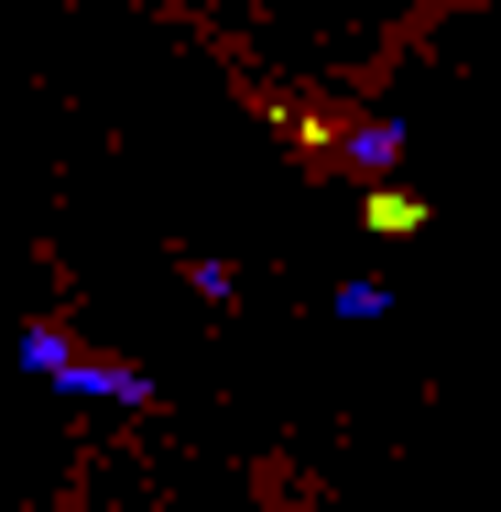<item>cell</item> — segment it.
<instances>
[{
    "label": "cell",
    "instance_id": "1",
    "mask_svg": "<svg viewBox=\"0 0 501 512\" xmlns=\"http://www.w3.org/2000/svg\"><path fill=\"white\" fill-rule=\"evenodd\" d=\"M403 153V120L393 109H382V120H360V131H349V164H360V175H382V164H393Z\"/></svg>",
    "mask_w": 501,
    "mask_h": 512
}]
</instances>
